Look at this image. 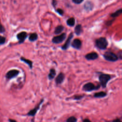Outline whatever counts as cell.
<instances>
[{
    "label": "cell",
    "mask_w": 122,
    "mask_h": 122,
    "mask_svg": "<svg viewBox=\"0 0 122 122\" xmlns=\"http://www.w3.org/2000/svg\"><path fill=\"white\" fill-rule=\"evenodd\" d=\"M96 44L97 47L100 49L104 50L107 46L108 43L106 39L104 38H100L96 41Z\"/></svg>",
    "instance_id": "6da1fadb"
},
{
    "label": "cell",
    "mask_w": 122,
    "mask_h": 122,
    "mask_svg": "<svg viewBox=\"0 0 122 122\" xmlns=\"http://www.w3.org/2000/svg\"><path fill=\"white\" fill-rule=\"evenodd\" d=\"M110 79V75L106 74H103L101 75L99 77L100 83L102 84V86L103 87H105L106 86L107 83V82Z\"/></svg>",
    "instance_id": "7a4b0ae2"
},
{
    "label": "cell",
    "mask_w": 122,
    "mask_h": 122,
    "mask_svg": "<svg viewBox=\"0 0 122 122\" xmlns=\"http://www.w3.org/2000/svg\"><path fill=\"white\" fill-rule=\"evenodd\" d=\"M104 57L106 60L111 62H114L118 59L117 56L114 53L110 52L105 53L104 54Z\"/></svg>",
    "instance_id": "3957f363"
},
{
    "label": "cell",
    "mask_w": 122,
    "mask_h": 122,
    "mask_svg": "<svg viewBox=\"0 0 122 122\" xmlns=\"http://www.w3.org/2000/svg\"><path fill=\"white\" fill-rule=\"evenodd\" d=\"M66 36V35L65 34H63L59 36L54 37L53 39V42L55 43H59L62 42L65 39Z\"/></svg>",
    "instance_id": "277c9868"
},
{
    "label": "cell",
    "mask_w": 122,
    "mask_h": 122,
    "mask_svg": "<svg viewBox=\"0 0 122 122\" xmlns=\"http://www.w3.org/2000/svg\"><path fill=\"white\" fill-rule=\"evenodd\" d=\"M19 72L16 70H11L7 72L6 75V77L8 79H11L12 78L16 77V76L19 74Z\"/></svg>",
    "instance_id": "5b68a950"
},
{
    "label": "cell",
    "mask_w": 122,
    "mask_h": 122,
    "mask_svg": "<svg viewBox=\"0 0 122 122\" xmlns=\"http://www.w3.org/2000/svg\"><path fill=\"white\" fill-rule=\"evenodd\" d=\"M81 45H82V42H81V41L79 39H75L72 44V46L75 48V49H80L81 47Z\"/></svg>",
    "instance_id": "8992f818"
},
{
    "label": "cell",
    "mask_w": 122,
    "mask_h": 122,
    "mask_svg": "<svg viewBox=\"0 0 122 122\" xmlns=\"http://www.w3.org/2000/svg\"><path fill=\"white\" fill-rule=\"evenodd\" d=\"M96 87L92 83H88L84 86V89L86 91H91L95 89Z\"/></svg>",
    "instance_id": "52a82bcc"
},
{
    "label": "cell",
    "mask_w": 122,
    "mask_h": 122,
    "mask_svg": "<svg viewBox=\"0 0 122 122\" xmlns=\"http://www.w3.org/2000/svg\"><path fill=\"white\" fill-rule=\"evenodd\" d=\"M27 34L26 33L23 32H21V33H19V34H18L17 36L18 40H19L20 42L22 43V42H23L24 40L27 37Z\"/></svg>",
    "instance_id": "ba28073f"
},
{
    "label": "cell",
    "mask_w": 122,
    "mask_h": 122,
    "mask_svg": "<svg viewBox=\"0 0 122 122\" xmlns=\"http://www.w3.org/2000/svg\"><path fill=\"white\" fill-rule=\"evenodd\" d=\"M98 54L96 53H91L87 54L85 56V58L89 60H95L98 58Z\"/></svg>",
    "instance_id": "9c48e42d"
},
{
    "label": "cell",
    "mask_w": 122,
    "mask_h": 122,
    "mask_svg": "<svg viewBox=\"0 0 122 122\" xmlns=\"http://www.w3.org/2000/svg\"><path fill=\"white\" fill-rule=\"evenodd\" d=\"M65 79V75L63 73H60L56 78V83L57 84L62 83Z\"/></svg>",
    "instance_id": "30bf717a"
},
{
    "label": "cell",
    "mask_w": 122,
    "mask_h": 122,
    "mask_svg": "<svg viewBox=\"0 0 122 122\" xmlns=\"http://www.w3.org/2000/svg\"><path fill=\"white\" fill-rule=\"evenodd\" d=\"M72 37H73V35H72V34H71L69 35V37H68V38L67 41L65 43V45L62 47V49H64V50H66V49H67L69 47V45H70V42H71V40H72Z\"/></svg>",
    "instance_id": "8fae6325"
},
{
    "label": "cell",
    "mask_w": 122,
    "mask_h": 122,
    "mask_svg": "<svg viewBox=\"0 0 122 122\" xmlns=\"http://www.w3.org/2000/svg\"><path fill=\"white\" fill-rule=\"evenodd\" d=\"M64 30V27L62 25H60V26H57L56 28H55V34H60L61 33H62V31Z\"/></svg>",
    "instance_id": "7c38bea8"
},
{
    "label": "cell",
    "mask_w": 122,
    "mask_h": 122,
    "mask_svg": "<svg viewBox=\"0 0 122 122\" xmlns=\"http://www.w3.org/2000/svg\"><path fill=\"white\" fill-rule=\"evenodd\" d=\"M41 103H40V104H41ZM40 104L37 107H36L35 109H33V110H32L31 111H30V112L28 113L27 114H28V115H29V116H34V115L36 113V112H37L38 109H39V105H40Z\"/></svg>",
    "instance_id": "4fadbf2b"
},
{
    "label": "cell",
    "mask_w": 122,
    "mask_h": 122,
    "mask_svg": "<svg viewBox=\"0 0 122 122\" xmlns=\"http://www.w3.org/2000/svg\"><path fill=\"white\" fill-rule=\"evenodd\" d=\"M82 32V26L81 25H78L76 26L75 29V32L76 34L79 35Z\"/></svg>",
    "instance_id": "5bb4252c"
},
{
    "label": "cell",
    "mask_w": 122,
    "mask_h": 122,
    "mask_svg": "<svg viewBox=\"0 0 122 122\" xmlns=\"http://www.w3.org/2000/svg\"><path fill=\"white\" fill-rule=\"evenodd\" d=\"M56 74V72H55V71L54 69H52L50 70V73L48 75V77H49V78L50 79H53L54 76Z\"/></svg>",
    "instance_id": "9a60e30c"
},
{
    "label": "cell",
    "mask_w": 122,
    "mask_h": 122,
    "mask_svg": "<svg viewBox=\"0 0 122 122\" xmlns=\"http://www.w3.org/2000/svg\"><path fill=\"white\" fill-rule=\"evenodd\" d=\"M67 23L69 26H73L75 24V20L73 18H71L69 19L67 21Z\"/></svg>",
    "instance_id": "2e32d148"
},
{
    "label": "cell",
    "mask_w": 122,
    "mask_h": 122,
    "mask_svg": "<svg viewBox=\"0 0 122 122\" xmlns=\"http://www.w3.org/2000/svg\"><path fill=\"white\" fill-rule=\"evenodd\" d=\"M38 36L36 34H30V35L29 37V39L30 41H35L37 39Z\"/></svg>",
    "instance_id": "e0dca14e"
},
{
    "label": "cell",
    "mask_w": 122,
    "mask_h": 122,
    "mask_svg": "<svg viewBox=\"0 0 122 122\" xmlns=\"http://www.w3.org/2000/svg\"><path fill=\"white\" fill-rule=\"evenodd\" d=\"M21 60H22L24 62H25V63H26L27 64H28V65L30 66V68H32V64H32V62H31V61H30V60H27V59H25V58H21Z\"/></svg>",
    "instance_id": "ac0fdd59"
},
{
    "label": "cell",
    "mask_w": 122,
    "mask_h": 122,
    "mask_svg": "<svg viewBox=\"0 0 122 122\" xmlns=\"http://www.w3.org/2000/svg\"><path fill=\"white\" fill-rule=\"evenodd\" d=\"M122 13V9H120V10L117 11L114 13L113 14H112L111 16L113 17H116L119 16V15H120Z\"/></svg>",
    "instance_id": "d6986e66"
},
{
    "label": "cell",
    "mask_w": 122,
    "mask_h": 122,
    "mask_svg": "<svg viewBox=\"0 0 122 122\" xmlns=\"http://www.w3.org/2000/svg\"><path fill=\"white\" fill-rule=\"evenodd\" d=\"M106 95V93H104V92H100V93H97L96 94H95V97H104Z\"/></svg>",
    "instance_id": "ffe728a7"
},
{
    "label": "cell",
    "mask_w": 122,
    "mask_h": 122,
    "mask_svg": "<svg viewBox=\"0 0 122 122\" xmlns=\"http://www.w3.org/2000/svg\"><path fill=\"white\" fill-rule=\"evenodd\" d=\"M76 121H77V119L73 116L69 117L67 120V122H76Z\"/></svg>",
    "instance_id": "44dd1931"
},
{
    "label": "cell",
    "mask_w": 122,
    "mask_h": 122,
    "mask_svg": "<svg viewBox=\"0 0 122 122\" xmlns=\"http://www.w3.org/2000/svg\"><path fill=\"white\" fill-rule=\"evenodd\" d=\"M5 42V38L3 36H0V44H4Z\"/></svg>",
    "instance_id": "7402d4cb"
},
{
    "label": "cell",
    "mask_w": 122,
    "mask_h": 122,
    "mask_svg": "<svg viewBox=\"0 0 122 122\" xmlns=\"http://www.w3.org/2000/svg\"><path fill=\"white\" fill-rule=\"evenodd\" d=\"M83 1H84V0H72V1L73 2V3H74L75 4H80Z\"/></svg>",
    "instance_id": "603a6c76"
},
{
    "label": "cell",
    "mask_w": 122,
    "mask_h": 122,
    "mask_svg": "<svg viewBox=\"0 0 122 122\" xmlns=\"http://www.w3.org/2000/svg\"><path fill=\"white\" fill-rule=\"evenodd\" d=\"M57 12H58L59 14H60V15H62L64 14V11H63L62 10H61V9H57Z\"/></svg>",
    "instance_id": "cb8c5ba5"
},
{
    "label": "cell",
    "mask_w": 122,
    "mask_h": 122,
    "mask_svg": "<svg viewBox=\"0 0 122 122\" xmlns=\"http://www.w3.org/2000/svg\"><path fill=\"white\" fill-rule=\"evenodd\" d=\"M4 29L2 26H0V32H4Z\"/></svg>",
    "instance_id": "d4e9b609"
},
{
    "label": "cell",
    "mask_w": 122,
    "mask_h": 122,
    "mask_svg": "<svg viewBox=\"0 0 122 122\" xmlns=\"http://www.w3.org/2000/svg\"><path fill=\"white\" fill-rule=\"evenodd\" d=\"M113 122H121V121L119 120V119H116V120H115L113 121Z\"/></svg>",
    "instance_id": "484cf974"
},
{
    "label": "cell",
    "mask_w": 122,
    "mask_h": 122,
    "mask_svg": "<svg viewBox=\"0 0 122 122\" xmlns=\"http://www.w3.org/2000/svg\"><path fill=\"white\" fill-rule=\"evenodd\" d=\"M83 122H91L89 120H88V119H85V120H84V121Z\"/></svg>",
    "instance_id": "4316f807"
},
{
    "label": "cell",
    "mask_w": 122,
    "mask_h": 122,
    "mask_svg": "<svg viewBox=\"0 0 122 122\" xmlns=\"http://www.w3.org/2000/svg\"><path fill=\"white\" fill-rule=\"evenodd\" d=\"M9 121H10V122H17L16 121H15L12 119H9Z\"/></svg>",
    "instance_id": "83f0119b"
}]
</instances>
